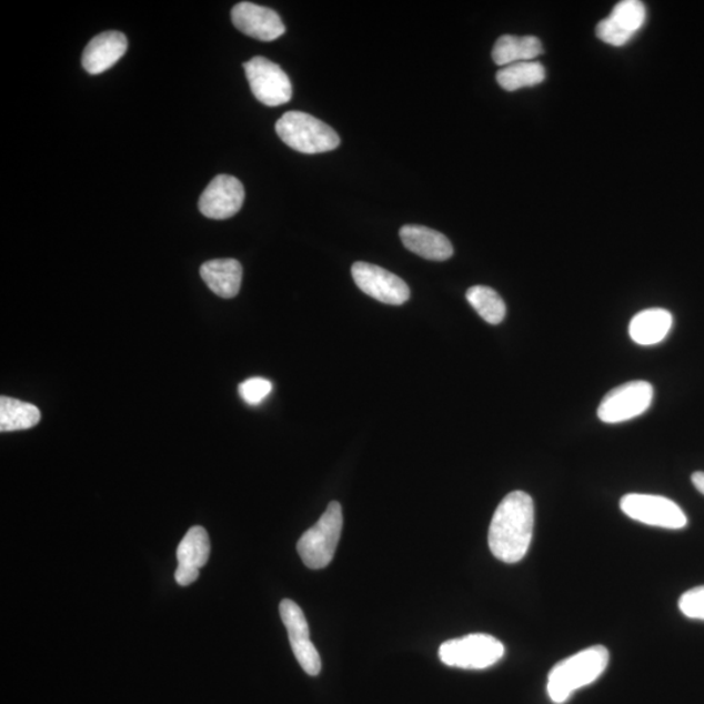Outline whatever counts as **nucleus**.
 <instances>
[{"label":"nucleus","instance_id":"obj_2","mask_svg":"<svg viewBox=\"0 0 704 704\" xmlns=\"http://www.w3.org/2000/svg\"><path fill=\"white\" fill-rule=\"evenodd\" d=\"M609 663V650L593 646L554 665L546 685L550 698L556 704L565 703L576 691L595 683Z\"/></svg>","mask_w":704,"mask_h":704},{"label":"nucleus","instance_id":"obj_16","mask_svg":"<svg viewBox=\"0 0 704 704\" xmlns=\"http://www.w3.org/2000/svg\"><path fill=\"white\" fill-rule=\"evenodd\" d=\"M400 237L409 251L423 259L445 261L453 257V244L436 230L419 227V224H406L400 230Z\"/></svg>","mask_w":704,"mask_h":704},{"label":"nucleus","instance_id":"obj_20","mask_svg":"<svg viewBox=\"0 0 704 704\" xmlns=\"http://www.w3.org/2000/svg\"><path fill=\"white\" fill-rule=\"evenodd\" d=\"M40 421L41 413L34 404L4 395L0 399V432L31 430Z\"/></svg>","mask_w":704,"mask_h":704},{"label":"nucleus","instance_id":"obj_12","mask_svg":"<svg viewBox=\"0 0 704 704\" xmlns=\"http://www.w3.org/2000/svg\"><path fill=\"white\" fill-rule=\"evenodd\" d=\"M244 198L245 192L241 181L235 177L223 174L215 177L202 192L199 209L208 219L228 220L241 211Z\"/></svg>","mask_w":704,"mask_h":704},{"label":"nucleus","instance_id":"obj_13","mask_svg":"<svg viewBox=\"0 0 704 704\" xmlns=\"http://www.w3.org/2000/svg\"><path fill=\"white\" fill-rule=\"evenodd\" d=\"M231 20L239 31L260 41H274L286 32L279 13L251 2L234 6Z\"/></svg>","mask_w":704,"mask_h":704},{"label":"nucleus","instance_id":"obj_22","mask_svg":"<svg viewBox=\"0 0 704 704\" xmlns=\"http://www.w3.org/2000/svg\"><path fill=\"white\" fill-rule=\"evenodd\" d=\"M471 306L484 321L499 325L506 316V304L496 291L489 286H473L466 292Z\"/></svg>","mask_w":704,"mask_h":704},{"label":"nucleus","instance_id":"obj_9","mask_svg":"<svg viewBox=\"0 0 704 704\" xmlns=\"http://www.w3.org/2000/svg\"><path fill=\"white\" fill-rule=\"evenodd\" d=\"M351 273L356 286L381 303L402 305L410 299L408 283L384 268L359 261L352 265Z\"/></svg>","mask_w":704,"mask_h":704},{"label":"nucleus","instance_id":"obj_23","mask_svg":"<svg viewBox=\"0 0 704 704\" xmlns=\"http://www.w3.org/2000/svg\"><path fill=\"white\" fill-rule=\"evenodd\" d=\"M271 381L262 378H252L239 385V394L249 404H259L272 393Z\"/></svg>","mask_w":704,"mask_h":704},{"label":"nucleus","instance_id":"obj_11","mask_svg":"<svg viewBox=\"0 0 704 704\" xmlns=\"http://www.w3.org/2000/svg\"><path fill=\"white\" fill-rule=\"evenodd\" d=\"M282 623L288 628L289 640L296 661L310 676H319L321 658L310 638V626L304 613L295 602L284 599L280 604Z\"/></svg>","mask_w":704,"mask_h":704},{"label":"nucleus","instance_id":"obj_14","mask_svg":"<svg viewBox=\"0 0 704 704\" xmlns=\"http://www.w3.org/2000/svg\"><path fill=\"white\" fill-rule=\"evenodd\" d=\"M211 556V539L201 526L190 529L178 546V569L175 581L179 586H190L197 582L200 569L204 567Z\"/></svg>","mask_w":704,"mask_h":704},{"label":"nucleus","instance_id":"obj_15","mask_svg":"<svg viewBox=\"0 0 704 704\" xmlns=\"http://www.w3.org/2000/svg\"><path fill=\"white\" fill-rule=\"evenodd\" d=\"M129 48L127 37L121 32H104L95 36L82 52L81 63L91 74H100L111 69Z\"/></svg>","mask_w":704,"mask_h":704},{"label":"nucleus","instance_id":"obj_1","mask_svg":"<svg viewBox=\"0 0 704 704\" xmlns=\"http://www.w3.org/2000/svg\"><path fill=\"white\" fill-rule=\"evenodd\" d=\"M534 520V501L530 494L509 493L491 522L489 544L493 556L506 564L520 563L533 541Z\"/></svg>","mask_w":704,"mask_h":704},{"label":"nucleus","instance_id":"obj_8","mask_svg":"<svg viewBox=\"0 0 704 704\" xmlns=\"http://www.w3.org/2000/svg\"><path fill=\"white\" fill-rule=\"evenodd\" d=\"M244 71L253 95L261 103L275 108L291 100V81L279 64L264 57H254L244 63Z\"/></svg>","mask_w":704,"mask_h":704},{"label":"nucleus","instance_id":"obj_24","mask_svg":"<svg viewBox=\"0 0 704 704\" xmlns=\"http://www.w3.org/2000/svg\"><path fill=\"white\" fill-rule=\"evenodd\" d=\"M678 606L686 617L704 621V586L686 591L680 597Z\"/></svg>","mask_w":704,"mask_h":704},{"label":"nucleus","instance_id":"obj_4","mask_svg":"<svg viewBox=\"0 0 704 704\" xmlns=\"http://www.w3.org/2000/svg\"><path fill=\"white\" fill-rule=\"evenodd\" d=\"M343 526L342 506L336 501L329 504L324 514L306 530L298 542V553L306 567L320 571L332 563Z\"/></svg>","mask_w":704,"mask_h":704},{"label":"nucleus","instance_id":"obj_7","mask_svg":"<svg viewBox=\"0 0 704 704\" xmlns=\"http://www.w3.org/2000/svg\"><path fill=\"white\" fill-rule=\"evenodd\" d=\"M620 507L628 519L648 526L681 530L687 524L683 509L672 500L655 494H626L621 499Z\"/></svg>","mask_w":704,"mask_h":704},{"label":"nucleus","instance_id":"obj_3","mask_svg":"<svg viewBox=\"0 0 704 704\" xmlns=\"http://www.w3.org/2000/svg\"><path fill=\"white\" fill-rule=\"evenodd\" d=\"M275 131L284 144L299 153L331 152L341 144V139L332 127L302 111L283 114L275 123Z\"/></svg>","mask_w":704,"mask_h":704},{"label":"nucleus","instance_id":"obj_21","mask_svg":"<svg viewBox=\"0 0 704 704\" xmlns=\"http://www.w3.org/2000/svg\"><path fill=\"white\" fill-rule=\"evenodd\" d=\"M499 86L506 92L520 91L542 84L545 80V69L539 62H521L503 67L497 74Z\"/></svg>","mask_w":704,"mask_h":704},{"label":"nucleus","instance_id":"obj_10","mask_svg":"<svg viewBox=\"0 0 704 704\" xmlns=\"http://www.w3.org/2000/svg\"><path fill=\"white\" fill-rule=\"evenodd\" d=\"M646 19V6L640 0H623L613 7L609 18L599 22L597 39L614 48L625 47L641 31Z\"/></svg>","mask_w":704,"mask_h":704},{"label":"nucleus","instance_id":"obj_6","mask_svg":"<svg viewBox=\"0 0 704 704\" xmlns=\"http://www.w3.org/2000/svg\"><path fill=\"white\" fill-rule=\"evenodd\" d=\"M654 400V386L647 381H631L612 389L599 404L597 416L603 423L617 424L641 416Z\"/></svg>","mask_w":704,"mask_h":704},{"label":"nucleus","instance_id":"obj_25","mask_svg":"<svg viewBox=\"0 0 704 704\" xmlns=\"http://www.w3.org/2000/svg\"><path fill=\"white\" fill-rule=\"evenodd\" d=\"M692 482L696 489V491L701 492L704 496V473L703 471H696L692 475Z\"/></svg>","mask_w":704,"mask_h":704},{"label":"nucleus","instance_id":"obj_19","mask_svg":"<svg viewBox=\"0 0 704 704\" xmlns=\"http://www.w3.org/2000/svg\"><path fill=\"white\" fill-rule=\"evenodd\" d=\"M542 41L535 36H501L492 50L493 62L506 67L521 62H534L543 54Z\"/></svg>","mask_w":704,"mask_h":704},{"label":"nucleus","instance_id":"obj_17","mask_svg":"<svg viewBox=\"0 0 704 704\" xmlns=\"http://www.w3.org/2000/svg\"><path fill=\"white\" fill-rule=\"evenodd\" d=\"M202 281L215 295L223 299L235 298L242 286L243 268L235 259L207 261L200 269Z\"/></svg>","mask_w":704,"mask_h":704},{"label":"nucleus","instance_id":"obj_18","mask_svg":"<svg viewBox=\"0 0 704 704\" xmlns=\"http://www.w3.org/2000/svg\"><path fill=\"white\" fill-rule=\"evenodd\" d=\"M672 313L663 309H650L636 313L628 325L631 339L642 346L661 343L670 334Z\"/></svg>","mask_w":704,"mask_h":704},{"label":"nucleus","instance_id":"obj_5","mask_svg":"<svg viewBox=\"0 0 704 704\" xmlns=\"http://www.w3.org/2000/svg\"><path fill=\"white\" fill-rule=\"evenodd\" d=\"M505 654L504 644L489 634H470L451 640L439 650L440 661L461 670H485L499 663Z\"/></svg>","mask_w":704,"mask_h":704}]
</instances>
